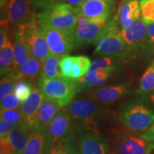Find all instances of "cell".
I'll use <instances>...</instances> for the list:
<instances>
[{"mask_svg":"<svg viewBox=\"0 0 154 154\" xmlns=\"http://www.w3.org/2000/svg\"><path fill=\"white\" fill-rule=\"evenodd\" d=\"M95 44L94 55L113 57L121 61L130 60L117 15L108 22Z\"/></svg>","mask_w":154,"mask_h":154,"instance_id":"1","label":"cell"},{"mask_svg":"<svg viewBox=\"0 0 154 154\" xmlns=\"http://www.w3.org/2000/svg\"><path fill=\"white\" fill-rule=\"evenodd\" d=\"M37 86L44 97L57 101L61 107L70 104L75 96L83 90L78 79L65 76L55 79L39 76Z\"/></svg>","mask_w":154,"mask_h":154,"instance_id":"2","label":"cell"},{"mask_svg":"<svg viewBox=\"0 0 154 154\" xmlns=\"http://www.w3.org/2000/svg\"><path fill=\"white\" fill-rule=\"evenodd\" d=\"M41 28L54 29L63 31H76L77 23L74 7L66 3L53 6L36 14Z\"/></svg>","mask_w":154,"mask_h":154,"instance_id":"3","label":"cell"},{"mask_svg":"<svg viewBox=\"0 0 154 154\" xmlns=\"http://www.w3.org/2000/svg\"><path fill=\"white\" fill-rule=\"evenodd\" d=\"M69 114L74 120L75 125H80V128L85 127L88 130H94V125L97 119L111 113L110 111L102 107L99 103L88 99L73 100L66 106Z\"/></svg>","mask_w":154,"mask_h":154,"instance_id":"4","label":"cell"},{"mask_svg":"<svg viewBox=\"0 0 154 154\" xmlns=\"http://www.w3.org/2000/svg\"><path fill=\"white\" fill-rule=\"evenodd\" d=\"M119 118L123 126L133 132L143 133L154 124V112L140 102L123 106Z\"/></svg>","mask_w":154,"mask_h":154,"instance_id":"5","label":"cell"},{"mask_svg":"<svg viewBox=\"0 0 154 154\" xmlns=\"http://www.w3.org/2000/svg\"><path fill=\"white\" fill-rule=\"evenodd\" d=\"M17 28L22 34L32 55L43 63L51 52L47 39L38 24L36 14L28 23Z\"/></svg>","mask_w":154,"mask_h":154,"instance_id":"6","label":"cell"},{"mask_svg":"<svg viewBox=\"0 0 154 154\" xmlns=\"http://www.w3.org/2000/svg\"><path fill=\"white\" fill-rule=\"evenodd\" d=\"M41 30L47 39L50 52L53 54L62 58L72 52L76 47V31L49 28H41Z\"/></svg>","mask_w":154,"mask_h":154,"instance_id":"7","label":"cell"},{"mask_svg":"<svg viewBox=\"0 0 154 154\" xmlns=\"http://www.w3.org/2000/svg\"><path fill=\"white\" fill-rule=\"evenodd\" d=\"M154 143L149 141L140 134H123L117 136L113 143L114 154H151Z\"/></svg>","mask_w":154,"mask_h":154,"instance_id":"8","label":"cell"},{"mask_svg":"<svg viewBox=\"0 0 154 154\" xmlns=\"http://www.w3.org/2000/svg\"><path fill=\"white\" fill-rule=\"evenodd\" d=\"M148 24L141 19L130 26L121 29V34L126 42L129 59H134L141 54V50L147 33Z\"/></svg>","mask_w":154,"mask_h":154,"instance_id":"9","label":"cell"},{"mask_svg":"<svg viewBox=\"0 0 154 154\" xmlns=\"http://www.w3.org/2000/svg\"><path fill=\"white\" fill-rule=\"evenodd\" d=\"M131 91L130 83H121L116 85L100 86L86 90L88 98L101 104L113 103Z\"/></svg>","mask_w":154,"mask_h":154,"instance_id":"10","label":"cell"},{"mask_svg":"<svg viewBox=\"0 0 154 154\" xmlns=\"http://www.w3.org/2000/svg\"><path fill=\"white\" fill-rule=\"evenodd\" d=\"M75 123L66 106L61 108L54 120L47 127L51 142L65 139L74 134Z\"/></svg>","mask_w":154,"mask_h":154,"instance_id":"11","label":"cell"},{"mask_svg":"<svg viewBox=\"0 0 154 154\" xmlns=\"http://www.w3.org/2000/svg\"><path fill=\"white\" fill-rule=\"evenodd\" d=\"M110 19H94L76 29V49L95 44Z\"/></svg>","mask_w":154,"mask_h":154,"instance_id":"12","label":"cell"},{"mask_svg":"<svg viewBox=\"0 0 154 154\" xmlns=\"http://www.w3.org/2000/svg\"><path fill=\"white\" fill-rule=\"evenodd\" d=\"M113 0H85L77 7H74L75 14H81L89 19H109L114 10Z\"/></svg>","mask_w":154,"mask_h":154,"instance_id":"13","label":"cell"},{"mask_svg":"<svg viewBox=\"0 0 154 154\" xmlns=\"http://www.w3.org/2000/svg\"><path fill=\"white\" fill-rule=\"evenodd\" d=\"M78 144L81 154H108L109 150L106 138L93 131L80 129Z\"/></svg>","mask_w":154,"mask_h":154,"instance_id":"14","label":"cell"},{"mask_svg":"<svg viewBox=\"0 0 154 154\" xmlns=\"http://www.w3.org/2000/svg\"><path fill=\"white\" fill-rule=\"evenodd\" d=\"M51 144L47 128L38 125L29 130V138L22 154H48Z\"/></svg>","mask_w":154,"mask_h":154,"instance_id":"15","label":"cell"},{"mask_svg":"<svg viewBox=\"0 0 154 154\" xmlns=\"http://www.w3.org/2000/svg\"><path fill=\"white\" fill-rule=\"evenodd\" d=\"M43 98V94L38 86H34L33 91L27 99L22 102L20 109L25 123L29 130H32L39 125L37 113Z\"/></svg>","mask_w":154,"mask_h":154,"instance_id":"16","label":"cell"},{"mask_svg":"<svg viewBox=\"0 0 154 154\" xmlns=\"http://www.w3.org/2000/svg\"><path fill=\"white\" fill-rule=\"evenodd\" d=\"M29 0H8L9 22L15 28L28 23L35 14Z\"/></svg>","mask_w":154,"mask_h":154,"instance_id":"17","label":"cell"},{"mask_svg":"<svg viewBox=\"0 0 154 154\" xmlns=\"http://www.w3.org/2000/svg\"><path fill=\"white\" fill-rule=\"evenodd\" d=\"M117 17L121 29L128 27L141 19L140 0H124Z\"/></svg>","mask_w":154,"mask_h":154,"instance_id":"18","label":"cell"},{"mask_svg":"<svg viewBox=\"0 0 154 154\" xmlns=\"http://www.w3.org/2000/svg\"><path fill=\"white\" fill-rule=\"evenodd\" d=\"M61 108L63 107H61L57 101L44 96L37 113L38 124L47 128Z\"/></svg>","mask_w":154,"mask_h":154,"instance_id":"19","label":"cell"},{"mask_svg":"<svg viewBox=\"0 0 154 154\" xmlns=\"http://www.w3.org/2000/svg\"><path fill=\"white\" fill-rule=\"evenodd\" d=\"M32 56L30 49L17 28L14 29V59L16 68L18 69L27 62Z\"/></svg>","mask_w":154,"mask_h":154,"instance_id":"20","label":"cell"},{"mask_svg":"<svg viewBox=\"0 0 154 154\" xmlns=\"http://www.w3.org/2000/svg\"><path fill=\"white\" fill-rule=\"evenodd\" d=\"M6 138L16 150L17 153L22 154L29 138V129L26 124L19 125Z\"/></svg>","mask_w":154,"mask_h":154,"instance_id":"21","label":"cell"},{"mask_svg":"<svg viewBox=\"0 0 154 154\" xmlns=\"http://www.w3.org/2000/svg\"><path fill=\"white\" fill-rule=\"evenodd\" d=\"M48 154H81L74 134L59 141L51 142Z\"/></svg>","mask_w":154,"mask_h":154,"instance_id":"22","label":"cell"},{"mask_svg":"<svg viewBox=\"0 0 154 154\" xmlns=\"http://www.w3.org/2000/svg\"><path fill=\"white\" fill-rule=\"evenodd\" d=\"M14 59V45L10 40L5 47L0 49V73L1 77L16 69Z\"/></svg>","mask_w":154,"mask_h":154,"instance_id":"23","label":"cell"},{"mask_svg":"<svg viewBox=\"0 0 154 154\" xmlns=\"http://www.w3.org/2000/svg\"><path fill=\"white\" fill-rule=\"evenodd\" d=\"M42 63L39 60L31 56L27 62L22 66L17 69L20 79H26L28 80L38 79L42 69Z\"/></svg>","mask_w":154,"mask_h":154,"instance_id":"24","label":"cell"},{"mask_svg":"<svg viewBox=\"0 0 154 154\" xmlns=\"http://www.w3.org/2000/svg\"><path fill=\"white\" fill-rule=\"evenodd\" d=\"M61 57L50 53L44 61L39 76L46 79H55L63 76L59 70V63Z\"/></svg>","mask_w":154,"mask_h":154,"instance_id":"25","label":"cell"},{"mask_svg":"<svg viewBox=\"0 0 154 154\" xmlns=\"http://www.w3.org/2000/svg\"><path fill=\"white\" fill-rule=\"evenodd\" d=\"M19 77L17 69L2 77L0 82V100L5 99L9 94L14 92V88Z\"/></svg>","mask_w":154,"mask_h":154,"instance_id":"26","label":"cell"},{"mask_svg":"<svg viewBox=\"0 0 154 154\" xmlns=\"http://www.w3.org/2000/svg\"><path fill=\"white\" fill-rule=\"evenodd\" d=\"M154 91V59L146 68L140 79L139 89L140 94H145Z\"/></svg>","mask_w":154,"mask_h":154,"instance_id":"27","label":"cell"},{"mask_svg":"<svg viewBox=\"0 0 154 154\" xmlns=\"http://www.w3.org/2000/svg\"><path fill=\"white\" fill-rule=\"evenodd\" d=\"M34 86L30 80L26 79H19L15 84L14 93L22 102L25 101L33 91Z\"/></svg>","mask_w":154,"mask_h":154,"instance_id":"28","label":"cell"},{"mask_svg":"<svg viewBox=\"0 0 154 154\" xmlns=\"http://www.w3.org/2000/svg\"><path fill=\"white\" fill-rule=\"evenodd\" d=\"M0 114L1 119H5L17 126L26 124L20 108L15 109H1Z\"/></svg>","mask_w":154,"mask_h":154,"instance_id":"29","label":"cell"},{"mask_svg":"<svg viewBox=\"0 0 154 154\" xmlns=\"http://www.w3.org/2000/svg\"><path fill=\"white\" fill-rule=\"evenodd\" d=\"M141 54L148 58L154 54V24H148L147 33L142 47Z\"/></svg>","mask_w":154,"mask_h":154,"instance_id":"30","label":"cell"},{"mask_svg":"<svg viewBox=\"0 0 154 154\" xmlns=\"http://www.w3.org/2000/svg\"><path fill=\"white\" fill-rule=\"evenodd\" d=\"M141 19L147 24H154V0H140Z\"/></svg>","mask_w":154,"mask_h":154,"instance_id":"31","label":"cell"},{"mask_svg":"<svg viewBox=\"0 0 154 154\" xmlns=\"http://www.w3.org/2000/svg\"><path fill=\"white\" fill-rule=\"evenodd\" d=\"M22 104V101L13 92L2 100L0 106H1V109H15L21 108Z\"/></svg>","mask_w":154,"mask_h":154,"instance_id":"32","label":"cell"},{"mask_svg":"<svg viewBox=\"0 0 154 154\" xmlns=\"http://www.w3.org/2000/svg\"><path fill=\"white\" fill-rule=\"evenodd\" d=\"M73 62H74V56L71 57V56L67 55L61 59L60 63H59V70L63 76L71 78Z\"/></svg>","mask_w":154,"mask_h":154,"instance_id":"33","label":"cell"},{"mask_svg":"<svg viewBox=\"0 0 154 154\" xmlns=\"http://www.w3.org/2000/svg\"><path fill=\"white\" fill-rule=\"evenodd\" d=\"M32 7L35 10L45 11L58 4L63 3V0H30Z\"/></svg>","mask_w":154,"mask_h":154,"instance_id":"34","label":"cell"},{"mask_svg":"<svg viewBox=\"0 0 154 154\" xmlns=\"http://www.w3.org/2000/svg\"><path fill=\"white\" fill-rule=\"evenodd\" d=\"M17 126V125L1 119L0 120V139H3L7 137Z\"/></svg>","mask_w":154,"mask_h":154,"instance_id":"35","label":"cell"},{"mask_svg":"<svg viewBox=\"0 0 154 154\" xmlns=\"http://www.w3.org/2000/svg\"><path fill=\"white\" fill-rule=\"evenodd\" d=\"M11 33L9 31V25H1L0 29V49L7 45L10 41Z\"/></svg>","mask_w":154,"mask_h":154,"instance_id":"36","label":"cell"},{"mask_svg":"<svg viewBox=\"0 0 154 154\" xmlns=\"http://www.w3.org/2000/svg\"><path fill=\"white\" fill-rule=\"evenodd\" d=\"M0 148H1L0 149L1 154H18L7 138L0 140Z\"/></svg>","mask_w":154,"mask_h":154,"instance_id":"37","label":"cell"},{"mask_svg":"<svg viewBox=\"0 0 154 154\" xmlns=\"http://www.w3.org/2000/svg\"><path fill=\"white\" fill-rule=\"evenodd\" d=\"M85 74L83 72L82 67H81L79 63L77 60L76 56H74V62H73V67H72V76L71 78L74 79H78L81 77L84 76Z\"/></svg>","mask_w":154,"mask_h":154,"instance_id":"38","label":"cell"},{"mask_svg":"<svg viewBox=\"0 0 154 154\" xmlns=\"http://www.w3.org/2000/svg\"><path fill=\"white\" fill-rule=\"evenodd\" d=\"M140 134L143 138L152 142V143H154V124L151 127H150L146 131L140 133Z\"/></svg>","mask_w":154,"mask_h":154,"instance_id":"39","label":"cell"},{"mask_svg":"<svg viewBox=\"0 0 154 154\" xmlns=\"http://www.w3.org/2000/svg\"><path fill=\"white\" fill-rule=\"evenodd\" d=\"M84 1L85 0H63V3L68 4V5L72 6L73 7H77Z\"/></svg>","mask_w":154,"mask_h":154,"instance_id":"40","label":"cell"},{"mask_svg":"<svg viewBox=\"0 0 154 154\" xmlns=\"http://www.w3.org/2000/svg\"><path fill=\"white\" fill-rule=\"evenodd\" d=\"M76 17L77 26H79V25H82L84 24H86V22H88V21L90 20L89 19L86 18V17L83 16V15H81V14H76Z\"/></svg>","mask_w":154,"mask_h":154,"instance_id":"41","label":"cell"},{"mask_svg":"<svg viewBox=\"0 0 154 154\" xmlns=\"http://www.w3.org/2000/svg\"><path fill=\"white\" fill-rule=\"evenodd\" d=\"M143 96H144V98H146L149 100L151 103H154V91L150 92V93L148 94H140Z\"/></svg>","mask_w":154,"mask_h":154,"instance_id":"42","label":"cell"},{"mask_svg":"<svg viewBox=\"0 0 154 154\" xmlns=\"http://www.w3.org/2000/svg\"><path fill=\"white\" fill-rule=\"evenodd\" d=\"M0 1H8V0H0Z\"/></svg>","mask_w":154,"mask_h":154,"instance_id":"43","label":"cell"},{"mask_svg":"<svg viewBox=\"0 0 154 154\" xmlns=\"http://www.w3.org/2000/svg\"><path fill=\"white\" fill-rule=\"evenodd\" d=\"M109 154H114V153H109Z\"/></svg>","mask_w":154,"mask_h":154,"instance_id":"44","label":"cell"}]
</instances>
